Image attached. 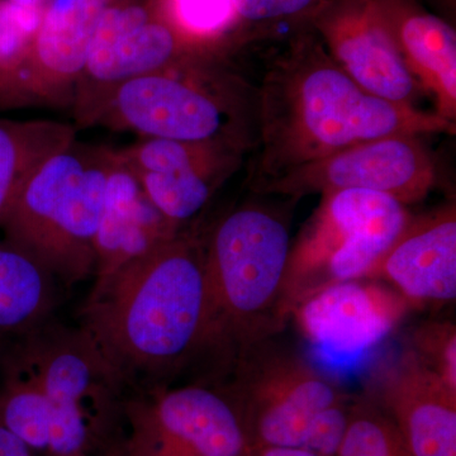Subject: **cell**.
I'll return each mask as SVG.
<instances>
[{"label":"cell","mask_w":456,"mask_h":456,"mask_svg":"<svg viewBox=\"0 0 456 456\" xmlns=\"http://www.w3.org/2000/svg\"><path fill=\"white\" fill-rule=\"evenodd\" d=\"M77 136L74 123L0 118V224L27 179Z\"/></svg>","instance_id":"44dd1931"},{"label":"cell","mask_w":456,"mask_h":456,"mask_svg":"<svg viewBox=\"0 0 456 456\" xmlns=\"http://www.w3.org/2000/svg\"><path fill=\"white\" fill-rule=\"evenodd\" d=\"M211 56L224 57L188 40L171 22L163 0H118L102 20L75 84V127H94L123 84Z\"/></svg>","instance_id":"ba28073f"},{"label":"cell","mask_w":456,"mask_h":456,"mask_svg":"<svg viewBox=\"0 0 456 456\" xmlns=\"http://www.w3.org/2000/svg\"><path fill=\"white\" fill-rule=\"evenodd\" d=\"M412 308L389 285L360 278L311 294L294 307L290 318L318 353L350 359L386 340Z\"/></svg>","instance_id":"7c38bea8"},{"label":"cell","mask_w":456,"mask_h":456,"mask_svg":"<svg viewBox=\"0 0 456 456\" xmlns=\"http://www.w3.org/2000/svg\"><path fill=\"white\" fill-rule=\"evenodd\" d=\"M436 175V164L419 136H391L302 165L255 191L298 200L356 189L387 194L408 206L428 196Z\"/></svg>","instance_id":"30bf717a"},{"label":"cell","mask_w":456,"mask_h":456,"mask_svg":"<svg viewBox=\"0 0 456 456\" xmlns=\"http://www.w3.org/2000/svg\"><path fill=\"white\" fill-rule=\"evenodd\" d=\"M180 231L156 208L118 149H113L95 240V279L149 254Z\"/></svg>","instance_id":"ac0fdd59"},{"label":"cell","mask_w":456,"mask_h":456,"mask_svg":"<svg viewBox=\"0 0 456 456\" xmlns=\"http://www.w3.org/2000/svg\"><path fill=\"white\" fill-rule=\"evenodd\" d=\"M82 329L125 386L167 379L203 354L204 242L185 230L107 277L95 279Z\"/></svg>","instance_id":"7a4b0ae2"},{"label":"cell","mask_w":456,"mask_h":456,"mask_svg":"<svg viewBox=\"0 0 456 456\" xmlns=\"http://www.w3.org/2000/svg\"><path fill=\"white\" fill-rule=\"evenodd\" d=\"M371 401L412 456H456V391L407 347L379 364Z\"/></svg>","instance_id":"9a60e30c"},{"label":"cell","mask_w":456,"mask_h":456,"mask_svg":"<svg viewBox=\"0 0 456 456\" xmlns=\"http://www.w3.org/2000/svg\"><path fill=\"white\" fill-rule=\"evenodd\" d=\"M251 456H323L311 450L302 448H288V446H268L253 450Z\"/></svg>","instance_id":"f1b7e54d"},{"label":"cell","mask_w":456,"mask_h":456,"mask_svg":"<svg viewBox=\"0 0 456 456\" xmlns=\"http://www.w3.org/2000/svg\"><path fill=\"white\" fill-rule=\"evenodd\" d=\"M307 25L360 88L386 101L415 106L419 86L373 0H322Z\"/></svg>","instance_id":"4fadbf2b"},{"label":"cell","mask_w":456,"mask_h":456,"mask_svg":"<svg viewBox=\"0 0 456 456\" xmlns=\"http://www.w3.org/2000/svg\"><path fill=\"white\" fill-rule=\"evenodd\" d=\"M207 329L203 353L227 364L255 342L279 334L289 227L279 213L244 204L224 215L204 240Z\"/></svg>","instance_id":"3957f363"},{"label":"cell","mask_w":456,"mask_h":456,"mask_svg":"<svg viewBox=\"0 0 456 456\" xmlns=\"http://www.w3.org/2000/svg\"><path fill=\"white\" fill-rule=\"evenodd\" d=\"M13 345L2 350L3 362L37 384L51 403L112 410L126 387L82 327L45 322Z\"/></svg>","instance_id":"5bb4252c"},{"label":"cell","mask_w":456,"mask_h":456,"mask_svg":"<svg viewBox=\"0 0 456 456\" xmlns=\"http://www.w3.org/2000/svg\"><path fill=\"white\" fill-rule=\"evenodd\" d=\"M171 22L188 40L220 56L244 37L232 0H163Z\"/></svg>","instance_id":"cb8c5ba5"},{"label":"cell","mask_w":456,"mask_h":456,"mask_svg":"<svg viewBox=\"0 0 456 456\" xmlns=\"http://www.w3.org/2000/svg\"><path fill=\"white\" fill-rule=\"evenodd\" d=\"M256 101L253 188L359 143L391 136L455 134V123L412 104L369 94L314 32L269 65Z\"/></svg>","instance_id":"6da1fadb"},{"label":"cell","mask_w":456,"mask_h":456,"mask_svg":"<svg viewBox=\"0 0 456 456\" xmlns=\"http://www.w3.org/2000/svg\"><path fill=\"white\" fill-rule=\"evenodd\" d=\"M0 383V422L35 452H46L53 403L37 384L5 364Z\"/></svg>","instance_id":"603a6c76"},{"label":"cell","mask_w":456,"mask_h":456,"mask_svg":"<svg viewBox=\"0 0 456 456\" xmlns=\"http://www.w3.org/2000/svg\"><path fill=\"white\" fill-rule=\"evenodd\" d=\"M110 456H136V455L131 454L130 452H127V450H126L125 446L119 445V446H117V448L114 449L112 452H110Z\"/></svg>","instance_id":"4dcf8cb0"},{"label":"cell","mask_w":456,"mask_h":456,"mask_svg":"<svg viewBox=\"0 0 456 456\" xmlns=\"http://www.w3.org/2000/svg\"><path fill=\"white\" fill-rule=\"evenodd\" d=\"M9 2L14 3V4L20 5V7L33 8V9H44V0H9Z\"/></svg>","instance_id":"f546056e"},{"label":"cell","mask_w":456,"mask_h":456,"mask_svg":"<svg viewBox=\"0 0 456 456\" xmlns=\"http://www.w3.org/2000/svg\"><path fill=\"white\" fill-rule=\"evenodd\" d=\"M49 2H50V0H44L45 5H46L47 3H49Z\"/></svg>","instance_id":"d6a6232c"},{"label":"cell","mask_w":456,"mask_h":456,"mask_svg":"<svg viewBox=\"0 0 456 456\" xmlns=\"http://www.w3.org/2000/svg\"><path fill=\"white\" fill-rule=\"evenodd\" d=\"M118 151L156 208L185 230L239 170L246 150L221 142L141 139Z\"/></svg>","instance_id":"8fae6325"},{"label":"cell","mask_w":456,"mask_h":456,"mask_svg":"<svg viewBox=\"0 0 456 456\" xmlns=\"http://www.w3.org/2000/svg\"><path fill=\"white\" fill-rule=\"evenodd\" d=\"M399 55L435 113L456 121V33L417 0H373Z\"/></svg>","instance_id":"d6986e66"},{"label":"cell","mask_w":456,"mask_h":456,"mask_svg":"<svg viewBox=\"0 0 456 456\" xmlns=\"http://www.w3.org/2000/svg\"><path fill=\"white\" fill-rule=\"evenodd\" d=\"M117 2L50 0L45 5L23 86L26 107L71 108L95 33Z\"/></svg>","instance_id":"2e32d148"},{"label":"cell","mask_w":456,"mask_h":456,"mask_svg":"<svg viewBox=\"0 0 456 456\" xmlns=\"http://www.w3.org/2000/svg\"><path fill=\"white\" fill-rule=\"evenodd\" d=\"M3 345H4V341H0V354H2Z\"/></svg>","instance_id":"1f68e13d"},{"label":"cell","mask_w":456,"mask_h":456,"mask_svg":"<svg viewBox=\"0 0 456 456\" xmlns=\"http://www.w3.org/2000/svg\"><path fill=\"white\" fill-rule=\"evenodd\" d=\"M322 0H232L242 33L251 26L305 23Z\"/></svg>","instance_id":"4316f807"},{"label":"cell","mask_w":456,"mask_h":456,"mask_svg":"<svg viewBox=\"0 0 456 456\" xmlns=\"http://www.w3.org/2000/svg\"><path fill=\"white\" fill-rule=\"evenodd\" d=\"M94 126L141 139L221 142L248 151L256 143V101L224 68V57H203L123 84Z\"/></svg>","instance_id":"8992f818"},{"label":"cell","mask_w":456,"mask_h":456,"mask_svg":"<svg viewBox=\"0 0 456 456\" xmlns=\"http://www.w3.org/2000/svg\"><path fill=\"white\" fill-rule=\"evenodd\" d=\"M136 456H251L235 408L220 388L155 387L125 404Z\"/></svg>","instance_id":"9c48e42d"},{"label":"cell","mask_w":456,"mask_h":456,"mask_svg":"<svg viewBox=\"0 0 456 456\" xmlns=\"http://www.w3.org/2000/svg\"><path fill=\"white\" fill-rule=\"evenodd\" d=\"M362 279L389 285L413 307L455 301V204L411 218L395 244Z\"/></svg>","instance_id":"e0dca14e"},{"label":"cell","mask_w":456,"mask_h":456,"mask_svg":"<svg viewBox=\"0 0 456 456\" xmlns=\"http://www.w3.org/2000/svg\"><path fill=\"white\" fill-rule=\"evenodd\" d=\"M336 456H412L389 417L369 397L353 399Z\"/></svg>","instance_id":"d4e9b609"},{"label":"cell","mask_w":456,"mask_h":456,"mask_svg":"<svg viewBox=\"0 0 456 456\" xmlns=\"http://www.w3.org/2000/svg\"><path fill=\"white\" fill-rule=\"evenodd\" d=\"M42 12L0 0V110L26 107L23 86Z\"/></svg>","instance_id":"7402d4cb"},{"label":"cell","mask_w":456,"mask_h":456,"mask_svg":"<svg viewBox=\"0 0 456 456\" xmlns=\"http://www.w3.org/2000/svg\"><path fill=\"white\" fill-rule=\"evenodd\" d=\"M411 349L456 391V326L450 321H430L417 327L411 338Z\"/></svg>","instance_id":"484cf974"},{"label":"cell","mask_w":456,"mask_h":456,"mask_svg":"<svg viewBox=\"0 0 456 456\" xmlns=\"http://www.w3.org/2000/svg\"><path fill=\"white\" fill-rule=\"evenodd\" d=\"M55 281L37 261L0 240V341L17 340L46 322Z\"/></svg>","instance_id":"ffe728a7"},{"label":"cell","mask_w":456,"mask_h":456,"mask_svg":"<svg viewBox=\"0 0 456 456\" xmlns=\"http://www.w3.org/2000/svg\"><path fill=\"white\" fill-rule=\"evenodd\" d=\"M411 218L407 206L377 191L350 189L322 196L290 248L281 293L285 322L311 294L364 277Z\"/></svg>","instance_id":"52a82bcc"},{"label":"cell","mask_w":456,"mask_h":456,"mask_svg":"<svg viewBox=\"0 0 456 456\" xmlns=\"http://www.w3.org/2000/svg\"><path fill=\"white\" fill-rule=\"evenodd\" d=\"M112 147L74 140L27 179L0 224L4 240L68 285L94 275Z\"/></svg>","instance_id":"5b68a950"},{"label":"cell","mask_w":456,"mask_h":456,"mask_svg":"<svg viewBox=\"0 0 456 456\" xmlns=\"http://www.w3.org/2000/svg\"><path fill=\"white\" fill-rule=\"evenodd\" d=\"M221 391L235 408L251 449L288 446L336 456L353 399L329 375L272 338L227 362Z\"/></svg>","instance_id":"277c9868"},{"label":"cell","mask_w":456,"mask_h":456,"mask_svg":"<svg viewBox=\"0 0 456 456\" xmlns=\"http://www.w3.org/2000/svg\"><path fill=\"white\" fill-rule=\"evenodd\" d=\"M37 454L28 444L0 422V456H38Z\"/></svg>","instance_id":"83f0119b"}]
</instances>
